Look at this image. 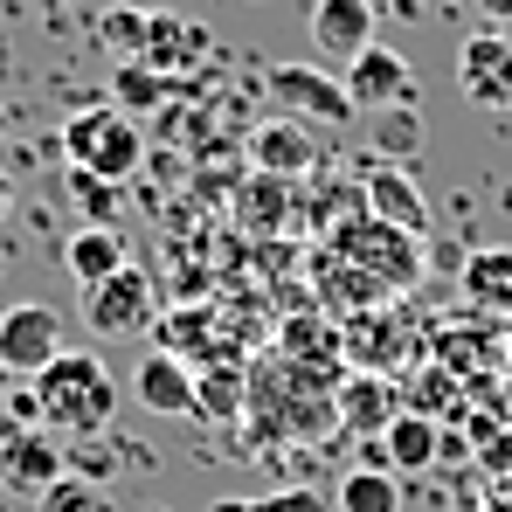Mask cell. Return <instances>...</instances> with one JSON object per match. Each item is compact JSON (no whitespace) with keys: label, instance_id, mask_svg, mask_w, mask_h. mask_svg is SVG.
I'll use <instances>...</instances> for the list:
<instances>
[{"label":"cell","instance_id":"obj_16","mask_svg":"<svg viewBox=\"0 0 512 512\" xmlns=\"http://www.w3.org/2000/svg\"><path fill=\"white\" fill-rule=\"evenodd\" d=\"M250 160L256 173H270V180H298V173H312V139H305V125L298 118H277V125H263L250 139Z\"/></svg>","mask_w":512,"mask_h":512},{"label":"cell","instance_id":"obj_1","mask_svg":"<svg viewBox=\"0 0 512 512\" xmlns=\"http://www.w3.org/2000/svg\"><path fill=\"white\" fill-rule=\"evenodd\" d=\"M35 402H42V429H56V436H97L118 416V381H111V367L97 353L63 346L35 374Z\"/></svg>","mask_w":512,"mask_h":512},{"label":"cell","instance_id":"obj_17","mask_svg":"<svg viewBox=\"0 0 512 512\" xmlns=\"http://www.w3.org/2000/svg\"><path fill=\"white\" fill-rule=\"evenodd\" d=\"M194 388H201V416H208V423L250 416V367H243V360H201V367H194Z\"/></svg>","mask_w":512,"mask_h":512},{"label":"cell","instance_id":"obj_4","mask_svg":"<svg viewBox=\"0 0 512 512\" xmlns=\"http://www.w3.org/2000/svg\"><path fill=\"white\" fill-rule=\"evenodd\" d=\"M270 104L298 125H353L360 104L346 97V84L333 70H312V63H277L270 70Z\"/></svg>","mask_w":512,"mask_h":512},{"label":"cell","instance_id":"obj_23","mask_svg":"<svg viewBox=\"0 0 512 512\" xmlns=\"http://www.w3.org/2000/svg\"><path fill=\"white\" fill-rule=\"evenodd\" d=\"M416 146H423V111H416V104L374 111V153H381V160H409Z\"/></svg>","mask_w":512,"mask_h":512},{"label":"cell","instance_id":"obj_5","mask_svg":"<svg viewBox=\"0 0 512 512\" xmlns=\"http://www.w3.org/2000/svg\"><path fill=\"white\" fill-rule=\"evenodd\" d=\"M457 90H464L478 111L512 118V35L506 28L464 35V49H457Z\"/></svg>","mask_w":512,"mask_h":512},{"label":"cell","instance_id":"obj_29","mask_svg":"<svg viewBox=\"0 0 512 512\" xmlns=\"http://www.w3.org/2000/svg\"><path fill=\"white\" fill-rule=\"evenodd\" d=\"M485 512H512V485H499V492L485 499Z\"/></svg>","mask_w":512,"mask_h":512},{"label":"cell","instance_id":"obj_15","mask_svg":"<svg viewBox=\"0 0 512 512\" xmlns=\"http://www.w3.org/2000/svg\"><path fill=\"white\" fill-rule=\"evenodd\" d=\"M367 215H374V222H395V229H409V236L429 229L423 194H416V180H409L402 167H374L367 173Z\"/></svg>","mask_w":512,"mask_h":512},{"label":"cell","instance_id":"obj_8","mask_svg":"<svg viewBox=\"0 0 512 512\" xmlns=\"http://www.w3.org/2000/svg\"><path fill=\"white\" fill-rule=\"evenodd\" d=\"M56 353H63V319H56L49 305H14V312H0V374L35 381Z\"/></svg>","mask_w":512,"mask_h":512},{"label":"cell","instance_id":"obj_25","mask_svg":"<svg viewBox=\"0 0 512 512\" xmlns=\"http://www.w3.org/2000/svg\"><path fill=\"white\" fill-rule=\"evenodd\" d=\"M35 512H111L104 506V485L97 478H77V471H63L42 499H35Z\"/></svg>","mask_w":512,"mask_h":512},{"label":"cell","instance_id":"obj_6","mask_svg":"<svg viewBox=\"0 0 512 512\" xmlns=\"http://www.w3.org/2000/svg\"><path fill=\"white\" fill-rule=\"evenodd\" d=\"M63 471H70V450H63V436H56V429H42V423L0 429V478H7L14 492L42 499Z\"/></svg>","mask_w":512,"mask_h":512},{"label":"cell","instance_id":"obj_27","mask_svg":"<svg viewBox=\"0 0 512 512\" xmlns=\"http://www.w3.org/2000/svg\"><path fill=\"white\" fill-rule=\"evenodd\" d=\"M471 7H478L485 21H512V0H471Z\"/></svg>","mask_w":512,"mask_h":512},{"label":"cell","instance_id":"obj_11","mask_svg":"<svg viewBox=\"0 0 512 512\" xmlns=\"http://www.w3.org/2000/svg\"><path fill=\"white\" fill-rule=\"evenodd\" d=\"M436 443H443V423L402 409L381 436H367V457H360V464H381V471H395V478H416V471L436 464Z\"/></svg>","mask_w":512,"mask_h":512},{"label":"cell","instance_id":"obj_21","mask_svg":"<svg viewBox=\"0 0 512 512\" xmlns=\"http://www.w3.org/2000/svg\"><path fill=\"white\" fill-rule=\"evenodd\" d=\"M167 90H173V77H160L153 63H118V70H111V104H118V111H132V118L160 111V104H167Z\"/></svg>","mask_w":512,"mask_h":512},{"label":"cell","instance_id":"obj_18","mask_svg":"<svg viewBox=\"0 0 512 512\" xmlns=\"http://www.w3.org/2000/svg\"><path fill=\"white\" fill-rule=\"evenodd\" d=\"M201 56H208V28H194V21H180V14H153L146 56H139V63H153L160 77H180V70L201 63Z\"/></svg>","mask_w":512,"mask_h":512},{"label":"cell","instance_id":"obj_28","mask_svg":"<svg viewBox=\"0 0 512 512\" xmlns=\"http://www.w3.org/2000/svg\"><path fill=\"white\" fill-rule=\"evenodd\" d=\"M7 215H14V180L0 173V222H7Z\"/></svg>","mask_w":512,"mask_h":512},{"label":"cell","instance_id":"obj_30","mask_svg":"<svg viewBox=\"0 0 512 512\" xmlns=\"http://www.w3.org/2000/svg\"><path fill=\"white\" fill-rule=\"evenodd\" d=\"M506 367H512V326H506Z\"/></svg>","mask_w":512,"mask_h":512},{"label":"cell","instance_id":"obj_14","mask_svg":"<svg viewBox=\"0 0 512 512\" xmlns=\"http://www.w3.org/2000/svg\"><path fill=\"white\" fill-rule=\"evenodd\" d=\"M402 416V388L388 381V374H346L340 381V429H353V436H381V429Z\"/></svg>","mask_w":512,"mask_h":512},{"label":"cell","instance_id":"obj_19","mask_svg":"<svg viewBox=\"0 0 512 512\" xmlns=\"http://www.w3.org/2000/svg\"><path fill=\"white\" fill-rule=\"evenodd\" d=\"M63 270L77 277V291H97L104 277H118L125 270V243H118V229H77L70 243H63Z\"/></svg>","mask_w":512,"mask_h":512},{"label":"cell","instance_id":"obj_7","mask_svg":"<svg viewBox=\"0 0 512 512\" xmlns=\"http://www.w3.org/2000/svg\"><path fill=\"white\" fill-rule=\"evenodd\" d=\"M84 326L104 340H125V333H146L153 326V277L139 263H125L118 277H104L97 291H84Z\"/></svg>","mask_w":512,"mask_h":512},{"label":"cell","instance_id":"obj_13","mask_svg":"<svg viewBox=\"0 0 512 512\" xmlns=\"http://www.w3.org/2000/svg\"><path fill=\"white\" fill-rule=\"evenodd\" d=\"M457 291H464L471 312H485V319L512 326V250H506V243L471 250V256H464V270H457Z\"/></svg>","mask_w":512,"mask_h":512},{"label":"cell","instance_id":"obj_20","mask_svg":"<svg viewBox=\"0 0 512 512\" xmlns=\"http://www.w3.org/2000/svg\"><path fill=\"white\" fill-rule=\"evenodd\" d=\"M402 506H409V492L381 464H353L340 485H333V512H402Z\"/></svg>","mask_w":512,"mask_h":512},{"label":"cell","instance_id":"obj_26","mask_svg":"<svg viewBox=\"0 0 512 512\" xmlns=\"http://www.w3.org/2000/svg\"><path fill=\"white\" fill-rule=\"evenodd\" d=\"M70 187H77V201H84L90 229H111V180H97V173H77V167H70Z\"/></svg>","mask_w":512,"mask_h":512},{"label":"cell","instance_id":"obj_24","mask_svg":"<svg viewBox=\"0 0 512 512\" xmlns=\"http://www.w3.org/2000/svg\"><path fill=\"white\" fill-rule=\"evenodd\" d=\"M146 28H153V14H139V7H111V14L97 21V42H104L118 63H139V56H146Z\"/></svg>","mask_w":512,"mask_h":512},{"label":"cell","instance_id":"obj_10","mask_svg":"<svg viewBox=\"0 0 512 512\" xmlns=\"http://www.w3.org/2000/svg\"><path fill=\"white\" fill-rule=\"evenodd\" d=\"M381 42V7L374 0H312V49L326 63H353L360 49Z\"/></svg>","mask_w":512,"mask_h":512},{"label":"cell","instance_id":"obj_2","mask_svg":"<svg viewBox=\"0 0 512 512\" xmlns=\"http://www.w3.org/2000/svg\"><path fill=\"white\" fill-rule=\"evenodd\" d=\"M63 160L77 173H97V180L118 187L125 173H139V160H146V132H139L132 111L90 104V111H77V118L63 125Z\"/></svg>","mask_w":512,"mask_h":512},{"label":"cell","instance_id":"obj_22","mask_svg":"<svg viewBox=\"0 0 512 512\" xmlns=\"http://www.w3.org/2000/svg\"><path fill=\"white\" fill-rule=\"evenodd\" d=\"M208 512H333V485H277L256 499H215Z\"/></svg>","mask_w":512,"mask_h":512},{"label":"cell","instance_id":"obj_3","mask_svg":"<svg viewBox=\"0 0 512 512\" xmlns=\"http://www.w3.org/2000/svg\"><path fill=\"white\" fill-rule=\"evenodd\" d=\"M333 250L374 284V291H409L416 277H423V243L409 236V229H395V222H360V229H346V236H333Z\"/></svg>","mask_w":512,"mask_h":512},{"label":"cell","instance_id":"obj_12","mask_svg":"<svg viewBox=\"0 0 512 512\" xmlns=\"http://www.w3.org/2000/svg\"><path fill=\"white\" fill-rule=\"evenodd\" d=\"M132 395L153 409V416H201V388H194V367L187 360H173V353H146L139 367H132Z\"/></svg>","mask_w":512,"mask_h":512},{"label":"cell","instance_id":"obj_9","mask_svg":"<svg viewBox=\"0 0 512 512\" xmlns=\"http://www.w3.org/2000/svg\"><path fill=\"white\" fill-rule=\"evenodd\" d=\"M340 84L367 118H374V111H395V104H416V70H409V56H402V49H381V42L346 63Z\"/></svg>","mask_w":512,"mask_h":512}]
</instances>
